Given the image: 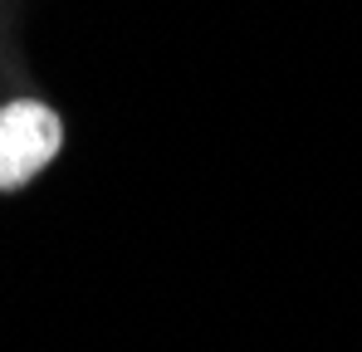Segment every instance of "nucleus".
<instances>
[{
    "mask_svg": "<svg viewBox=\"0 0 362 352\" xmlns=\"http://www.w3.org/2000/svg\"><path fill=\"white\" fill-rule=\"evenodd\" d=\"M64 142V122L54 108L20 98L0 108V191H20L35 172H45L54 162Z\"/></svg>",
    "mask_w": 362,
    "mask_h": 352,
    "instance_id": "obj_1",
    "label": "nucleus"
}]
</instances>
